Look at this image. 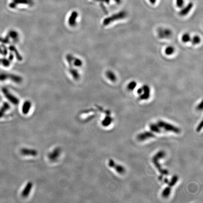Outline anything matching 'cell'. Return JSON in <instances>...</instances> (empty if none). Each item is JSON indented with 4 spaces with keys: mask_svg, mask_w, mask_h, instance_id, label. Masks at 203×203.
Segmentation results:
<instances>
[{
    "mask_svg": "<svg viewBox=\"0 0 203 203\" xmlns=\"http://www.w3.org/2000/svg\"><path fill=\"white\" fill-rule=\"evenodd\" d=\"M8 79H10L14 81L18 82L20 81V79L19 77L14 76L12 75H8L6 74H0V81H4Z\"/></svg>",
    "mask_w": 203,
    "mask_h": 203,
    "instance_id": "obj_8",
    "label": "cell"
},
{
    "mask_svg": "<svg viewBox=\"0 0 203 203\" xmlns=\"http://www.w3.org/2000/svg\"><path fill=\"white\" fill-rule=\"evenodd\" d=\"M10 108L9 104L7 103H4L1 108H0V118H2L5 114V112Z\"/></svg>",
    "mask_w": 203,
    "mask_h": 203,
    "instance_id": "obj_15",
    "label": "cell"
},
{
    "mask_svg": "<svg viewBox=\"0 0 203 203\" xmlns=\"http://www.w3.org/2000/svg\"><path fill=\"white\" fill-rule=\"evenodd\" d=\"M191 34L188 33H184L181 37V41L184 43L191 42Z\"/></svg>",
    "mask_w": 203,
    "mask_h": 203,
    "instance_id": "obj_17",
    "label": "cell"
},
{
    "mask_svg": "<svg viewBox=\"0 0 203 203\" xmlns=\"http://www.w3.org/2000/svg\"><path fill=\"white\" fill-rule=\"evenodd\" d=\"M108 165L111 168H114L115 170L120 175L124 174L125 172V169L124 167L115 163L114 160L110 159L108 162Z\"/></svg>",
    "mask_w": 203,
    "mask_h": 203,
    "instance_id": "obj_5",
    "label": "cell"
},
{
    "mask_svg": "<svg viewBox=\"0 0 203 203\" xmlns=\"http://www.w3.org/2000/svg\"><path fill=\"white\" fill-rule=\"evenodd\" d=\"M160 36L163 38H169L172 35V32L168 29H163L159 32Z\"/></svg>",
    "mask_w": 203,
    "mask_h": 203,
    "instance_id": "obj_13",
    "label": "cell"
},
{
    "mask_svg": "<svg viewBox=\"0 0 203 203\" xmlns=\"http://www.w3.org/2000/svg\"><path fill=\"white\" fill-rule=\"evenodd\" d=\"M21 153L24 156H35L37 155V152L35 150L32 149L24 148L21 150Z\"/></svg>",
    "mask_w": 203,
    "mask_h": 203,
    "instance_id": "obj_11",
    "label": "cell"
},
{
    "mask_svg": "<svg viewBox=\"0 0 203 203\" xmlns=\"http://www.w3.org/2000/svg\"><path fill=\"white\" fill-rule=\"evenodd\" d=\"M106 76L109 81L111 82H115L117 80V76L116 74L112 72V71L109 70L106 73Z\"/></svg>",
    "mask_w": 203,
    "mask_h": 203,
    "instance_id": "obj_12",
    "label": "cell"
},
{
    "mask_svg": "<svg viewBox=\"0 0 203 203\" xmlns=\"http://www.w3.org/2000/svg\"><path fill=\"white\" fill-rule=\"evenodd\" d=\"M157 0H149V1H150V3L152 4H156V2L157 1Z\"/></svg>",
    "mask_w": 203,
    "mask_h": 203,
    "instance_id": "obj_24",
    "label": "cell"
},
{
    "mask_svg": "<svg viewBox=\"0 0 203 203\" xmlns=\"http://www.w3.org/2000/svg\"><path fill=\"white\" fill-rule=\"evenodd\" d=\"M137 86H138V83L135 81H132L127 84V87L129 91H133L135 89Z\"/></svg>",
    "mask_w": 203,
    "mask_h": 203,
    "instance_id": "obj_21",
    "label": "cell"
},
{
    "mask_svg": "<svg viewBox=\"0 0 203 203\" xmlns=\"http://www.w3.org/2000/svg\"><path fill=\"white\" fill-rule=\"evenodd\" d=\"M175 47L172 46H167L164 50V54L167 56H171L175 53Z\"/></svg>",
    "mask_w": 203,
    "mask_h": 203,
    "instance_id": "obj_14",
    "label": "cell"
},
{
    "mask_svg": "<svg viewBox=\"0 0 203 203\" xmlns=\"http://www.w3.org/2000/svg\"><path fill=\"white\" fill-rule=\"evenodd\" d=\"M137 93L140 100H148L151 97V89L147 85H144L138 89Z\"/></svg>",
    "mask_w": 203,
    "mask_h": 203,
    "instance_id": "obj_2",
    "label": "cell"
},
{
    "mask_svg": "<svg viewBox=\"0 0 203 203\" xmlns=\"http://www.w3.org/2000/svg\"><path fill=\"white\" fill-rule=\"evenodd\" d=\"M193 7V4L192 2H190L186 6L184 5L183 8H181V10L179 12V15L182 17L187 16L191 12Z\"/></svg>",
    "mask_w": 203,
    "mask_h": 203,
    "instance_id": "obj_7",
    "label": "cell"
},
{
    "mask_svg": "<svg viewBox=\"0 0 203 203\" xmlns=\"http://www.w3.org/2000/svg\"><path fill=\"white\" fill-rule=\"evenodd\" d=\"M60 150L58 148L55 149L49 156V158L52 160H55L59 156L60 154Z\"/></svg>",
    "mask_w": 203,
    "mask_h": 203,
    "instance_id": "obj_18",
    "label": "cell"
},
{
    "mask_svg": "<svg viewBox=\"0 0 203 203\" xmlns=\"http://www.w3.org/2000/svg\"><path fill=\"white\" fill-rule=\"evenodd\" d=\"M201 37L199 35H195L193 36V37H191V42L193 45H196L199 44L201 42Z\"/></svg>",
    "mask_w": 203,
    "mask_h": 203,
    "instance_id": "obj_20",
    "label": "cell"
},
{
    "mask_svg": "<svg viewBox=\"0 0 203 203\" xmlns=\"http://www.w3.org/2000/svg\"><path fill=\"white\" fill-rule=\"evenodd\" d=\"M175 5L177 8H183L185 5V1L184 0H175Z\"/></svg>",
    "mask_w": 203,
    "mask_h": 203,
    "instance_id": "obj_23",
    "label": "cell"
},
{
    "mask_svg": "<svg viewBox=\"0 0 203 203\" xmlns=\"http://www.w3.org/2000/svg\"><path fill=\"white\" fill-rule=\"evenodd\" d=\"M31 107V103L29 101H26L22 107V112L24 114H28Z\"/></svg>",
    "mask_w": 203,
    "mask_h": 203,
    "instance_id": "obj_16",
    "label": "cell"
},
{
    "mask_svg": "<svg viewBox=\"0 0 203 203\" xmlns=\"http://www.w3.org/2000/svg\"><path fill=\"white\" fill-rule=\"evenodd\" d=\"M32 188H33V183L31 182L28 183L22 192V196L23 197H26L28 196L32 190Z\"/></svg>",
    "mask_w": 203,
    "mask_h": 203,
    "instance_id": "obj_10",
    "label": "cell"
},
{
    "mask_svg": "<svg viewBox=\"0 0 203 203\" xmlns=\"http://www.w3.org/2000/svg\"><path fill=\"white\" fill-rule=\"evenodd\" d=\"M78 14L76 12H74L71 15L69 20V23L71 25H75L76 18L77 17Z\"/></svg>",
    "mask_w": 203,
    "mask_h": 203,
    "instance_id": "obj_19",
    "label": "cell"
},
{
    "mask_svg": "<svg viewBox=\"0 0 203 203\" xmlns=\"http://www.w3.org/2000/svg\"><path fill=\"white\" fill-rule=\"evenodd\" d=\"M31 0H13L12 2L9 4V7L11 8H15L18 4H31Z\"/></svg>",
    "mask_w": 203,
    "mask_h": 203,
    "instance_id": "obj_9",
    "label": "cell"
},
{
    "mask_svg": "<svg viewBox=\"0 0 203 203\" xmlns=\"http://www.w3.org/2000/svg\"><path fill=\"white\" fill-rule=\"evenodd\" d=\"M155 137L152 132H145L144 133H141L138 136V139L139 141H144L149 139Z\"/></svg>",
    "mask_w": 203,
    "mask_h": 203,
    "instance_id": "obj_6",
    "label": "cell"
},
{
    "mask_svg": "<svg viewBox=\"0 0 203 203\" xmlns=\"http://www.w3.org/2000/svg\"><path fill=\"white\" fill-rule=\"evenodd\" d=\"M2 91L6 98L14 105H17L20 102L18 99L15 97L14 95H13L12 94H11L7 89H5V88H3Z\"/></svg>",
    "mask_w": 203,
    "mask_h": 203,
    "instance_id": "obj_4",
    "label": "cell"
},
{
    "mask_svg": "<svg viewBox=\"0 0 203 203\" xmlns=\"http://www.w3.org/2000/svg\"><path fill=\"white\" fill-rule=\"evenodd\" d=\"M178 176H176V175L172 177L171 182L169 183L168 186L163 191L162 193V196L163 197H164V198H167L169 196L170 194L172 188L177 183V181H178Z\"/></svg>",
    "mask_w": 203,
    "mask_h": 203,
    "instance_id": "obj_3",
    "label": "cell"
},
{
    "mask_svg": "<svg viewBox=\"0 0 203 203\" xmlns=\"http://www.w3.org/2000/svg\"><path fill=\"white\" fill-rule=\"evenodd\" d=\"M112 118L110 116H106L102 122V125L105 127H107L110 125L112 122Z\"/></svg>",
    "mask_w": 203,
    "mask_h": 203,
    "instance_id": "obj_22",
    "label": "cell"
},
{
    "mask_svg": "<svg viewBox=\"0 0 203 203\" xmlns=\"http://www.w3.org/2000/svg\"><path fill=\"white\" fill-rule=\"evenodd\" d=\"M161 132L162 131L168 132H172L175 134H179L180 133V130L178 127H176L174 125H172L169 123L164 122L163 120L159 121L156 123Z\"/></svg>",
    "mask_w": 203,
    "mask_h": 203,
    "instance_id": "obj_1",
    "label": "cell"
}]
</instances>
